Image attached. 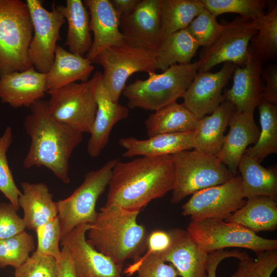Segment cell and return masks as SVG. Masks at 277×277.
Here are the masks:
<instances>
[{"label":"cell","instance_id":"6da1fadb","mask_svg":"<svg viewBox=\"0 0 277 277\" xmlns=\"http://www.w3.org/2000/svg\"><path fill=\"white\" fill-rule=\"evenodd\" d=\"M174 183L172 155L119 160L112 169L105 206L140 211L172 190Z\"/></svg>","mask_w":277,"mask_h":277},{"label":"cell","instance_id":"7a4b0ae2","mask_svg":"<svg viewBox=\"0 0 277 277\" xmlns=\"http://www.w3.org/2000/svg\"><path fill=\"white\" fill-rule=\"evenodd\" d=\"M24 128L31 140L23 167H45L65 184H69V160L82 142V133L55 120L50 114L48 101L39 100L30 107Z\"/></svg>","mask_w":277,"mask_h":277},{"label":"cell","instance_id":"3957f363","mask_svg":"<svg viewBox=\"0 0 277 277\" xmlns=\"http://www.w3.org/2000/svg\"><path fill=\"white\" fill-rule=\"evenodd\" d=\"M140 212L104 205L87 231L88 243L122 270L126 260L137 259L147 248L149 233L137 222Z\"/></svg>","mask_w":277,"mask_h":277},{"label":"cell","instance_id":"277c9868","mask_svg":"<svg viewBox=\"0 0 277 277\" xmlns=\"http://www.w3.org/2000/svg\"><path fill=\"white\" fill-rule=\"evenodd\" d=\"M199 66V61L173 65L162 73L149 72L148 78L126 86L122 93L128 100V107L156 111L176 102L190 85Z\"/></svg>","mask_w":277,"mask_h":277},{"label":"cell","instance_id":"5b68a950","mask_svg":"<svg viewBox=\"0 0 277 277\" xmlns=\"http://www.w3.org/2000/svg\"><path fill=\"white\" fill-rule=\"evenodd\" d=\"M33 33L26 2L0 0V76L33 67L29 55Z\"/></svg>","mask_w":277,"mask_h":277},{"label":"cell","instance_id":"8992f818","mask_svg":"<svg viewBox=\"0 0 277 277\" xmlns=\"http://www.w3.org/2000/svg\"><path fill=\"white\" fill-rule=\"evenodd\" d=\"M174 183L171 201L178 204L189 195L224 184L234 175L215 155L195 150L172 155Z\"/></svg>","mask_w":277,"mask_h":277},{"label":"cell","instance_id":"52a82bcc","mask_svg":"<svg viewBox=\"0 0 277 277\" xmlns=\"http://www.w3.org/2000/svg\"><path fill=\"white\" fill-rule=\"evenodd\" d=\"M119 160L111 159L101 168L88 172L83 183L70 196L57 202L61 239L77 226L93 222L97 214L96 202L108 186L112 169Z\"/></svg>","mask_w":277,"mask_h":277},{"label":"cell","instance_id":"ba28073f","mask_svg":"<svg viewBox=\"0 0 277 277\" xmlns=\"http://www.w3.org/2000/svg\"><path fill=\"white\" fill-rule=\"evenodd\" d=\"M186 230L207 253L228 247L245 248L256 254L277 249V240L262 238L242 226L223 220L191 221Z\"/></svg>","mask_w":277,"mask_h":277},{"label":"cell","instance_id":"9c48e42d","mask_svg":"<svg viewBox=\"0 0 277 277\" xmlns=\"http://www.w3.org/2000/svg\"><path fill=\"white\" fill-rule=\"evenodd\" d=\"M92 63L103 68V82L112 101L118 103L128 78L139 72H155L156 51L124 44L109 47L100 53Z\"/></svg>","mask_w":277,"mask_h":277},{"label":"cell","instance_id":"30bf717a","mask_svg":"<svg viewBox=\"0 0 277 277\" xmlns=\"http://www.w3.org/2000/svg\"><path fill=\"white\" fill-rule=\"evenodd\" d=\"M49 111L58 123L81 133H90L97 105L90 82L69 84L47 92Z\"/></svg>","mask_w":277,"mask_h":277},{"label":"cell","instance_id":"8fae6325","mask_svg":"<svg viewBox=\"0 0 277 277\" xmlns=\"http://www.w3.org/2000/svg\"><path fill=\"white\" fill-rule=\"evenodd\" d=\"M258 25V20L243 18L226 24L214 43L203 50L197 72L209 71L216 65L228 62L245 66L249 55V44L256 34Z\"/></svg>","mask_w":277,"mask_h":277},{"label":"cell","instance_id":"7c38bea8","mask_svg":"<svg viewBox=\"0 0 277 277\" xmlns=\"http://www.w3.org/2000/svg\"><path fill=\"white\" fill-rule=\"evenodd\" d=\"M34 34L29 46V55L33 67L46 74L54 60L56 43L61 39L60 29L66 19L54 4L49 11L41 0H27Z\"/></svg>","mask_w":277,"mask_h":277},{"label":"cell","instance_id":"4fadbf2b","mask_svg":"<svg viewBox=\"0 0 277 277\" xmlns=\"http://www.w3.org/2000/svg\"><path fill=\"white\" fill-rule=\"evenodd\" d=\"M182 206V213L191 221L208 219L225 220L246 202L242 195L240 175L228 182L204 189L192 194Z\"/></svg>","mask_w":277,"mask_h":277},{"label":"cell","instance_id":"5bb4252c","mask_svg":"<svg viewBox=\"0 0 277 277\" xmlns=\"http://www.w3.org/2000/svg\"><path fill=\"white\" fill-rule=\"evenodd\" d=\"M237 65L225 63L222 68L213 73L198 72L182 96V104L197 119L211 114L225 101L222 90Z\"/></svg>","mask_w":277,"mask_h":277},{"label":"cell","instance_id":"9a60e30c","mask_svg":"<svg viewBox=\"0 0 277 277\" xmlns=\"http://www.w3.org/2000/svg\"><path fill=\"white\" fill-rule=\"evenodd\" d=\"M90 224H82L61 240L73 261L76 277H125L122 269L91 245L86 238Z\"/></svg>","mask_w":277,"mask_h":277},{"label":"cell","instance_id":"2e32d148","mask_svg":"<svg viewBox=\"0 0 277 277\" xmlns=\"http://www.w3.org/2000/svg\"><path fill=\"white\" fill-rule=\"evenodd\" d=\"M97 105L90 138L87 146L88 154L98 156L107 145L114 126L126 118L128 108L114 102L103 82L102 73L96 71L89 80Z\"/></svg>","mask_w":277,"mask_h":277},{"label":"cell","instance_id":"e0dca14e","mask_svg":"<svg viewBox=\"0 0 277 277\" xmlns=\"http://www.w3.org/2000/svg\"><path fill=\"white\" fill-rule=\"evenodd\" d=\"M160 0H140L135 8L120 18L125 44L155 51L162 40Z\"/></svg>","mask_w":277,"mask_h":277},{"label":"cell","instance_id":"ac0fdd59","mask_svg":"<svg viewBox=\"0 0 277 277\" xmlns=\"http://www.w3.org/2000/svg\"><path fill=\"white\" fill-rule=\"evenodd\" d=\"M90 14V26L93 39L85 57L92 63L106 49L125 44L120 29V17L109 0H85ZM93 64V63H92Z\"/></svg>","mask_w":277,"mask_h":277},{"label":"cell","instance_id":"d6986e66","mask_svg":"<svg viewBox=\"0 0 277 277\" xmlns=\"http://www.w3.org/2000/svg\"><path fill=\"white\" fill-rule=\"evenodd\" d=\"M262 61L249 48L245 66H237L233 73L232 87L224 93L225 101L231 103L239 112H254L261 99Z\"/></svg>","mask_w":277,"mask_h":277},{"label":"cell","instance_id":"ffe728a7","mask_svg":"<svg viewBox=\"0 0 277 277\" xmlns=\"http://www.w3.org/2000/svg\"><path fill=\"white\" fill-rule=\"evenodd\" d=\"M230 129L216 156L235 176L240 160L248 146L258 141L260 130L255 124L253 112H232Z\"/></svg>","mask_w":277,"mask_h":277},{"label":"cell","instance_id":"44dd1931","mask_svg":"<svg viewBox=\"0 0 277 277\" xmlns=\"http://www.w3.org/2000/svg\"><path fill=\"white\" fill-rule=\"evenodd\" d=\"M172 239L170 247L157 255L169 262L181 277H206L208 253L191 238L187 231L175 228L168 230Z\"/></svg>","mask_w":277,"mask_h":277},{"label":"cell","instance_id":"7402d4cb","mask_svg":"<svg viewBox=\"0 0 277 277\" xmlns=\"http://www.w3.org/2000/svg\"><path fill=\"white\" fill-rule=\"evenodd\" d=\"M46 80V74L34 67L3 75L0 76L1 101L15 108H30L47 93Z\"/></svg>","mask_w":277,"mask_h":277},{"label":"cell","instance_id":"603a6c76","mask_svg":"<svg viewBox=\"0 0 277 277\" xmlns=\"http://www.w3.org/2000/svg\"><path fill=\"white\" fill-rule=\"evenodd\" d=\"M194 133V130L161 134L143 140L134 137H123L118 143L126 150L123 153L125 157L132 158L138 155L159 157L193 149Z\"/></svg>","mask_w":277,"mask_h":277},{"label":"cell","instance_id":"cb8c5ba5","mask_svg":"<svg viewBox=\"0 0 277 277\" xmlns=\"http://www.w3.org/2000/svg\"><path fill=\"white\" fill-rule=\"evenodd\" d=\"M22 194L18 199L19 208L24 212L23 217L26 227L35 230L57 216V202L53 200V195L45 183L21 184Z\"/></svg>","mask_w":277,"mask_h":277},{"label":"cell","instance_id":"d4e9b609","mask_svg":"<svg viewBox=\"0 0 277 277\" xmlns=\"http://www.w3.org/2000/svg\"><path fill=\"white\" fill-rule=\"evenodd\" d=\"M235 110L231 103L225 101L211 114L199 119L194 130L193 149L216 156L222 147L225 132Z\"/></svg>","mask_w":277,"mask_h":277},{"label":"cell","instance_id":"484cf974","mask_svg":"<svg viewBox=\"0 0 277 277\" xmlns=\"http://www.w3.org/2000/svg\"><path fill=\"white\" fill-rule=\"evenodd\" d=\"M94 68L92 62L85 57L72 53L57 45L53 63L46 73L47 92L77 81H89Z\"/></svg>","mask_w":277,"mask_h":277},{"label":"cell","instance_id":"4316f807","mask_svg":"<svg viewBox=\"0 0 277 277\" xmlns=\"http://www.w3.org/2000/svg\"><path fill=\"white\" fill-rule=\"evenodd\" d=\"M56 7L68 22L65 45L69 52L85 57L93 42L88 9L81 0H67L65 6Z\"/></svg>","mask_w":277,"mask_h":277},{"label":"cell","instance_id":"83f0119b","mask_svg":"<svg viewBox=\"0 0 277 277\" xmlns=\"http://www.w3.org/2000/svg\"><path fill=\"white\" fill-rule=\"evenodd\" d=\"M225 221L234 223L254 233L272 231L277 228V202L267 196L247 199L245 205Z\"/></svg>","mask_w":277,"mask_h":277},{"label":"cell","instance_id":"f1b7e54d","mask_svg":"<svg viewBox=\"0 0 277 277\" xmlns=\"http://www.w3.org/2000/svg\"><path fill=\"white\" fill-rule=\"evenodd\" d=\"M238 169L241 174L243 197L247 199L267 196L277 200V169L266 168L252 158L243 155Z\"/></svg>","mask_w":277,"mask_h":277},{"label":"cell","instance_id":"f546056e","mask_svg":"<svg viewBox=\"0 0 277 277\" xmlns=\"http://www.w3.org/2000/svg\"><path fill=\"white\" fill-rule=\"evenodd\" d=\"M198 120L182 104L174 102L155 111L145 121L148 137L158 134L194 131Z\"/></svg>","mask_w":277,"mask_h":277},{"label":"cell","instance_id":"4dcf8cb0","mask_svg":"<svg viewBox=\"0 0 277 277\" xmlns=\"http://www.w3.org/2000/svg\"><path fill=\"white\" fill-rule=\"evenodd\" d=\"M200 47L186 28L168 35L155 50L156 69L163 72L173 65L190 63Z\"/></svg>","mask_w":277,"mask_h":277},{"label":"cell","instance_id":"1f68e13d","mask_svg":"<svg viewBox=\"0 0 277 277\" xmlns=\"http://www.w3.org/2000/svg\"><path fill=\"white\" fill-rule=\"evenodd\" d=\"M204 9L201 0H160L162 39L187 28Z\"/></svg>","mask_w":277,"mask_h":277},{"label":"cell","instance_id":"d6a6232c","mask_svg":"<svg viewBox=\"0 0 277 277\" xmlns=\"http://www.w3.org/2000/svg\"><path fill=\"white\" fill-rule=\"evenodd\" d=\"M257 108L261 125L259 139L246 149L244 155L261 163L269 155L277 153V105L261 98Z\"/></svg>","mask_w":277,"mask_h":277},{"label":"cell","instance_id":"836d02e7","mask_svg":"<svg viewBox=\"0 0 277 277\" xmlns=\"http://www.w3.org/2000/svg\"><path fill=\"white\" fill-rule=\"evenodd\" d=\"M256 34L251 40L252 51L263 61L277 53V6L259 20Z\"/></svg>","mask_w":277,"mask_h":277},{"label":"cell","instance_id":"e575fe53","mask_svg":"<svg viewBox=\"0 0 277 277\" xmlns=\"http://www.w3.org/2000/svg\"><path fill=\"white\" fill-rule=\"evenodd\" d=\"M34 248L33 236L25 231L0 240V268L10 266L18 268L29 259Z\"/></svg>","mask_w":277,"mask_h":277},{"label":"cell","instance_id":"d590c367","mask_svg":"<svg viewBox=\"0 0 277 277\" xmlns=\"http://www.w3.org/2000/svg\"><path fill=\"white\" fill-rule=\"evenodd\" d=\"M204 8L217 16L226 13L240 14L247 21H258L264 14L265 1L262 0H201Z\"/></svg>","mask_w":277,"mask_h":277},{"label":"cell","instance_id":"8d00e7d4","mask_svg":"<svg viewBox=\"0 0 277 277\" xmlns=\"http://www.w3.org/2000/svg\"><path fill=\"white\" fill-rule=\"evenodd\" d=\"M12 142V130L6 127L0 137V191L18 211V199L22 191L17 187L8 164L7 154Z\"/></svg>","mask_w":277,"mask_h":277},{"label":"cell","instance_id":"74e56055","mask_svg":"<svg viewBox=\"0 0 277 277\" xmlns=\"http://www.w3.org/2000/svg\"><path fill=\"white\" fill-rule=\"evenodd\" d=\"M236 270L231 277H271L277 268V249L268 250L239 260Z\"/></svg>","mask_w":277,"mask_h":277},{"label":"cell","instance_id":"f35d334b","mask_svg":"<svg viewBox=\"0 0 277 277\" xmlns=\"http://www.w3.org/2000/svg\"><path fill=\"white\" fill-rule=\"evenodd\" d=\"M225 27L226 25L219 24L216 16L205 8L186 29L200 46L207 48L214 43Z\"/></svg>","mask_w":277,"mask_h":277},{"label":"cell","instance_id":"ab89813d","mask_svg":"<svg viewBox=\"0 0 277 277\" xmlns=\"http://www.w3.org/2000/svg\"><path fill=\"white\" fill-rule=\"evenodd\" d=\"M132 275L136 272L137 277H177L178 272L174 266L167 264L158 255L146 253L134 260L124 271Z\"/></svg>","mask_w":277,"mask_h":277},{"label":"cell","instance_id":"60d3db41","mask_svg":"<svg viewBox=\"0 0 277 277\" xmlns=\"http://www.w3.org/2000/svg\"><path fill=\"white\" fill-rule=\"evenodd\" d=\"M38 253L58 259L61 253L60 242L61 239V229L58 217L54 218L36 230Z\"/></svg>","mask_w":277,"mask_h":277},{"label":"cell","instance_id":"b9f144b4","mask_svg":"<svg viewBox=\"0 0 277 277\" xmlns=\"http://www.w3.org/2000/svg\"><path fill=\"white\" fill-rule=\"evenodd\" d=\"M14 277H57L56 260L35 251L23 265L15 269Z\"/></svg>","mask_w":277,"mask_h":277},{"label":"cell","instance_id":"7bdbcfd3","mask_svg":"<svg viewBox=\"0 0 277 277\" xmlns=\"http://www.w3.org/2000/svg\"><path fill=\"white\" fill-rule=\"evenodd\" d=\"M17 211L10 202L0 203V240L11 238L25 231V223Z\"/></svg>","mask_w":277,"mask_h":277},{"label":"cell","instance_id":"ee69618b","mask_svg":"<svg viewBox=\"0 0 277 277\" xmlns=\"http://www.w3.org/2000/svg\"><path fill=\"white\" fill-rule=\"evenodd\" d=\"M247 256L248 255L246 252L236 250L229 251L222 249L210 252L207 257L206 277H216V270L219 264L226 258L233 257L240 260Z\"/></svg>","mask_w":277,"mask_h":277},{"label":"cell","instance_id":"f6af8a7d","mask_svg":"<svg viewBox=\"0 0 277 277\" xmlns=\"http://www.w3.org/2000/svg\"><path fill=\"white\" fill-rule=\"evenodd\" d=\"M262 75L264 78L265 85L262 87L261 98L268 102L277 105L276 66H268Z\"/></svg>","mask_w":277,"mask_h":277},{"label":"cell","instance_id":"bcb514c9","mask_svg":"<svg viewBox=\"0 0 277 277\" xmlns=\"http://www.w3.org/2000/svg\"><path fill=\"white\" fill-rule=\"evenodd\" d=\"M171 242V236L169 231L161 229L153 230L149 233L146 253L159 255L168 249Z\"/></svg>","mask_w":277,"mask_h":277},{"label":"cell","instance_id":"7dc6e473","mask_svg":"<svg viewBox=\"0 0 277 277\" xmlns=\"http://www.w3.org/2000/svg\"><path fill=\"white\" fill-rule=\"evenodd\" d=\"M57 262V277H76L73 261L67 246H62Z\"/></svg>","mask_w":277,"mask_h":277},{"label":"cell","instance_id":"c3c4849f","mask_svg":"<svg viewBox=\"0 0 277 277\" xmlns=\"http://www.w3.org/2000/svg\"><path fill=\"white\" fill-rule=\"evenodd\" d=\"M140 0H111L112 6L119 16L122 17L131 12L137 6Z\"/></svg>","mask_w":277,"mask_h":277}]
</instances>
